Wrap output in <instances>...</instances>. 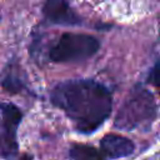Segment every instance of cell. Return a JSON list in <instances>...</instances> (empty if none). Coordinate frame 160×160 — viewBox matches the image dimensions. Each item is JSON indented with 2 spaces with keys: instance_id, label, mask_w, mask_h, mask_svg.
<instances>
[{
  "instance_id": "ba28073f",
  "label": "cell",
  "mask_w": 160,
  "mask_h": 160,
  "mask_svg": "<svg viewBox=\"0 0 160 160\" xmlns=\"http://www.w3.org/2000/svg\"><path fill=\"white\" fill-rule=\"evenodd\" d=\"M2 86L10 92H19L24 89V82L21 80V76L19 75V69L18 66L10 65L6 70V74L2 80Z\"/></svg>"
},
{
  "instance_id": "8992f818",
  "label": "cell",
  "mask_w": 160,
  "mask_h": 160,
  "mask_svg": "<svg viewBox=\"0 0 160 160\" xmlns=\"http://www.w3.org/2000/svg\"><path fill=\"white\" fill-rule=\"evenodd\" d=\"M100 150L106 156V159H118L130 155L134 151V144L125 136L108 134L100 141Z\"/></svg>"
},
{
  "instance_id": "3957f363",
  "label": "cell",
  "mask_w": 160,
  "mask_h": 160,
  "mask_svg": "<svg viewBox=\"0 0 160 160\" xmlns=\"http://www.w3.org/2000/svg\"><path fill=\"white\" fill-rule=\"evenodd\" d=\"M99 48V40L89 34L65 32L50 48L49 58L55 62H78L95 55Z\"/></svg>"
},
{
  "instance_id": "9c48e42d",
  "label": "cell",
  "mask_w": 160,
  "mask_h": 160,
  "mask_svg": "<svg viewBox=\"0 0 160 160\" xmlns=\"http://www.w3.org/2000/svg\"><path fill=\"white\" fill-rule=\"evenodd\" d=\"M146 81L149 84H151L152 86H155L156 90H158V92H159V95H160V58L152 65Z\"/></svg>"
},
{
  "instance_id": "52a82bcc",
  "label": "cell",
  "mask_w": 160,
  "mask_h": 160,
  "mask_svg": "<svg viewBox=\"0 0 160 160\" xmlns=\"http://www.w3.org/2000/svg\"><path fill=\"white\" fill-rule=\"evenodd\" d=\"M69 154L72 160H106V156L100 149L84 144L72 145Z\"/></svg>"
},
{
  "instance_id": "5b68a950",
  "label": "cell",
  "mask_w": 160,
  "mask_h": 160,
  "mask_svg": "<svg viewBox=\"0 0 160 160\" xmlns=\"http://www.w3.org/2000/svg\"><path fill=\"white\" fill-rule=\"evenodd\" d=\"M44 15L54 24L74 25L80 22V19L70 8V0H45Z\"/></svg>"
},
{
  "instance_id": "7a4b0ae2",
  "label": "cell",
  "mask_w": 160,
  "mask_h": 160,
  "mask_svg": "<svg viewBox=\"0 0 160 160\" xmlns=\"http://www.w3.org/2000/svg\"><path fill=\"white\" fill-rule=\"evenodd\" d=\"M156 115V104L152 94L141 84H136L124 99L114 125L118 129L132 130L149 125Z\"/></svg>"
},
{
  "instance_id": "6da1fadb",
  "label": "cell",
  "mask_w": 160,
  "mask_h": 160,
  "mask_svg": "<svg viewBox=\"0 0 160 160\" xmlns=\"http://www.w3.org/2000/svg\"><path fill=\"white\" fill-rule=\"evenodd\" d=\"M52 104L60 108L75 124L78 131H95L110 115L112 99L100 82L88 79L68 80L58 84L50 92Z\"/></svg>"
},
{
  "instance_id": "277c9868",
  "label": "cell",
  "mask_w": 160,
  "mask_h": 160,
  "mask_svg": "<svg viewBox=\"0 0 160 160\" xmlns=\"http://www.w3.org/2000/svg\"><path fill=\"white\" fill-rule=\"evenodd\" d=\"M21 120V111L11 102L0 101V156L12 159L18 154L16 130Z\"/></svg>"
}]
</instances>
